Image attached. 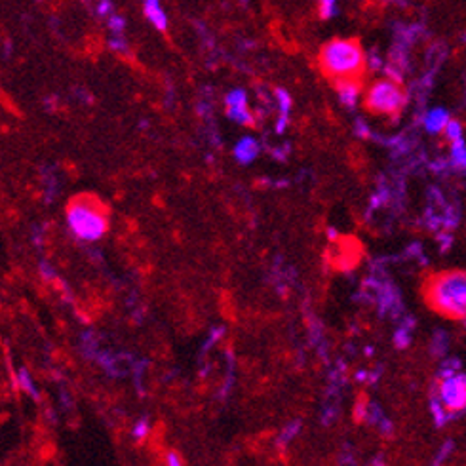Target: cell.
Returning <instances> with one entry per match:
<instances>
[{
	"instance_id": "obj_15",
	"label": "cell",
	"mask_w": 466,
	"mask_h": 466,
	"mask_svg": "<svg viewBox=\"0 0 466 466\" xmlns=\"http://www.w3.org/2000/svg\"><path fill=\"white\" fill-rule=\"evenodd\" d=\"M107 23H109V29H110V35H117V37H124L126 33V19L122 17V15L118 14H113L107 19Z\"/></svg>"
},
{
	"instance_id": "obj_28",
	"label": "cell",
	"mask_w": 466,
	"mask_h": 466,
	"mask_svg": "<svg viewBox=\"0 0 466 466\" xmlns=\"http://www.w3.org/2000/svg\"><path fill=\"white\" fill-rule=\"evenodd\" d=\"M463 40H465V42H466V31H465V35H463Z\"/></svg>"
},
{
	"instance_id": "obj_8",
	"label": "cell",
	"mask_w": 466,
	"mask_h": 466,
	"mask_svg": "<svg viewBox=\"0 0 466 466\" xmlns=\"http://www.w3.org/2000/svg\"><path fill=\"white\" fill-rule=\"evenodd\" d=\"M259 153H261V145H259V141L253 138H249V135L242 138L233 149L234 160L238 162V164H244V166L251 164V162L259 156Z\"/></svg>"
},
{
	"instance_id": "obj_23",
	"label": "cell",
	"mask_w": 466,
	"mask_h": 466,
	"mask_svg": "<svg viewBox=\"0 0 466 466\" xmlns=\"http://www.w3.org/2000/svg\"><path fill=\"white\" fill-rule=\"evenodd\" d=\"M149 434V423L147 421H139L135 426H133V438L135 440H143Z\"/></svg>"
},
{
	"instance_id": "obj_14",
	"label": "cell",
	"mask_w": 466,
	"mask_h": 466,
	"mask_svg": "<svg viewBox=\"0 0 466 466\" xmlns=\"http://www.w3.org/2000/svg\"><path fill=\"white\" fill-rule=\"evenodd\" d=\"M386 61L383 59L377 50H372L367 53V71H372V73H379V71H385Z\"/></svg>"
},
{
	"instance_id": "obj_20",
	"label": "cell",
	"mask_w": 466,
	"mask_h": 466,
	"mask_svg": "<svg viewBox=\"0 0 466 466\" xmlns=\"http://www.w3.org/2000/svg\"><path fill=\"white\" fill-rule=\"evenodd\" d=\"M17 381H19V386H22L25 392L29 394H37V388H35V383H33V379L29 377V373L25 372V369H22V372L17 373Z\"/></svg>"
},
{
	"instance_id": "obj_24",
	"label": "cell",
	"mask_w": 466,
	"mask_h": 466,
	"mask_svg": "<svg viewBox=\"0 0 466 466\" xmlns=\"http://www.w3.org/2000/svg\"><path fill=\"white\" fill-rule=\"evenodd\" d=\"M432 347H434V350H436L438 354H444L445 347H447V339H445L444 333H438V335L434 337V342H432Z\"/></svg>"
},
{
	"instance_id": "obj_19",
	"label": "cell",
	"mask_w": 466,
	"mask_h": 466,
	"mask_svg": "<svg viewBox=\"0 0 466 466\" xmlns=\"http://www.w3.org/2000/svg\"><path fill=\"white\" fill-rule=\"evenodd\" d=\"M109 48L113 51H117V53H128L130 51L128 40L124 37H117V35H113L109 38Z\"/></svg>"
},
{
	"instance_id": "obj_26",
	"label": "cell",
	"mask_w": 466,
	"mask_h": 466,
	"mask_svg": "<svg viewBox=\"0 0 466 466\" xmlns=\"http://www.w3.org/2000/svg\"><path fill=\"white\" fill-rule=\"evenodd\" d=\"M40 274H42L46 280H50V278L56 276V274H53V269H51L48 263H40Z\"/></svg>"
},
{
	"instance_id": "obj_9",
	"label": "cell",
	"mask_w": 466,
	"mask_h": 466,
	"mask_svg": "<svg viewBox=\"0 0 466 466\" xmlns=\"http://www.w3.org/2000/svg\"><path fill=\"white\" fill-rule=\"evenodd\" d=\"M141 2H143V14L154 29L162 33L168 29V15L164 12L160 0H141Z\"/></svg>"
},
{
	"instance_id": "obj_13",
	"label": "cell",
	"mask_w": 466,
	"mask_h": 466,
	"mask_svg": "<svg viewBox=\"0 0 466 466\" xmlns=\"http://www.w3.org/2000/svg\"><path fill=\"white\" fill-rule=\"evenodd\" d=\"M445 139H447V143L453 145V143H457V141H463L465 139V126L460 122L459 118H451V122L447 124V128L442 133Z\"/></svg>"
},
{
	"instance_id": "obj_25",
	"label": "cell",
	"mask_w": 466,
	"mask_h": 466,
	"mask_svg": "<svg viewBox=\"0 0 466 466\" xmlns=\"http://www.w3.org/2000/svg\"><path fill=\"white\" fill-rule=\"evenodd\" d=\"M166 466H183L181 457H179L175 451H169L168 455H166Z\"/></svg>"
},
{
	"instance_id": "obj_11",
	"label": "cell",
	"mask_w": 466,
	"mask_h": 466,
	"mask_svg": "<svg viewBox=\"0 0 466 466\" xmlns=\"http://www.w3.org/2000/svg\"><path fill=\"white\" fill-rule=\"evenodd\" d=\"M272 97H274V103H276L278 107V117L290 118V113L293 109V97L290 95V92L284 90V88H276Z\"/></svg>"
},
{
	"instance_id": "obj_27",
	"label": "cell",
	"mask_w": 466,
	"mask_h": 466,
	"mask_svg": "<svg viewBox=\"0 0 466 466\" xmlns=\"http://www.w3.org/2000/svg\"><path fill=\"white\" fill-rule=\"evenodd\" d=\"M328 238L331 242H335L337 238H339V234H337V231L333 228V226H329V228H328Z\"/></svg>"
},
{
	"instance_id": "obj_12",
	"label": "cell",
	"mask_w": 466,
	"mask_h": 466,
	"mask_svg": "<svg viewBox=\"0 0 466 466\" xmlns=\"http://www.w3.org/2000/svg\"><path fill=\"white\" fill-rule=\"evenodd\" d=\"M242 107H249L248 92L242 88H234L225 95V109H242Z\"/></svg>"
},
{
	"instance_id": "obj_2",
	"label": "cell",
	"mask_w": 466,
	"mask_h": 466,
	"mask_svg": "<svg viewBox=\"0 0 466 466\" xmlns=\"http://www.w3.org/2000/svg\"><path fill=\"white\" fill-rule=\"evenodd\" d=\"M424 297L438 314L451 320L466 322V272L445 270L426 282Z\"/></svg>"
},
{
	"instance_id": "obj_22",
	"label": "cell",
	"mask_w": 466,
	"mask_h": 466,
	"mask_svg": "<svg viewBox=\"0 0 466 466\" xmlns=\"http://www.w3.org/2000/svg\"><path fill=\"white\" fill-rule=\"evenodd\" d=\"M299 426H301L299 423H293L290 424V426H285L284 432H282V438H280V442H282V444H288L292 438H295V434L299 432Z\"/></svg>"
},
{
	"instance_id": "obj_6",
	"label": "cell",
	"mask_w": 466,
	"mask_h": 466,
	"mask_svg": "<svg viewBox=\"0 0 466 466\" xmlns=\"http://www.w3.org/2000/svg\"><path fill=\"white\" fill-rule=\"evenodd\" d=\"M335 84L337 97L344 109H356L358 103L364 101V84L362 78H349V81H339L333 82Z\"/></svg>"
},
{
	"instance_id": "obj_3",
	"label": "cell",
	"mask_w": 466,
	"mask_h": 466,
	"mask_svg": "<svg viewBox=\"0 0 466 466\" xmlns=\"http://www.w3.org/2000/svg\"><path fill=\"white\" fill-rule=\"evenodd\" d=\"M65 223L69 233L76 240L97 242L109 231V212L101 200L90 194H81L67 204Z\"/></svg>"
},
{
	"instance_id": "obj_1",
	"label": "cell",
	"mask_w": 466,
	"mask_h": 466,
	"mask_svg": "<svg viewBox=\"0 0 466 466\" xmlns=\"http://www.w3.org/2000/svg\"><path fill=\"white\" fill-rule=\"evenodd\" d=\"M318 65L333 82L362 78L367 71V53L354 38H333L322 46Z\"/></svg>"
},
{
	"instance_id": "obj_7",
	"label": "cell",
	"mask_w": 466,
	"mask_h": 466,
	"mask_svg": "<svg viewBox=\"0 0 466 466\" xmlns=\"http://www.w3.org/2000/svg\"><path fill=\"white\" fill-rule=\"evenodd\" d=\"M423 128L426 133L430 135H440L444 133V130L447 128V124L451 122V115L445 107H432L423 115Z\"/></svg>"
},
{
	"instance_id": "obj_10",
	"label": "cell",
	"mask_w": 466,
	"mask_h": 466,
	"mask_svg": "<svg viewBox=\"0 0 466 466\" xmlns=\"http://www.w3.org/2000/svg\"><path fill=\"white\" fill-rule=\"evenodd\" d=\"M451 147V154H449V166L451 169H457V172H466V141H457L453 143Z\"/></svg>"
},
{
	"instance_id": "obj_16",
	"label": "cell",
	"mask_w": 466,
	"mask_h": 466,
	"mask_svg": "<svg viewBox=\"0 0 466 466\" xmlns=\"http://www.w3.org/2000/svg\"><path fill=\"white\" fill-rule=\"evenodd\" d=\"M318 12L322 19H331L337 15V0H318Z\"/></svg>"
},
{
	"instance_id": "obj_5",
	"label": "cell",
	"mask_w": 466,
	"mask_h": 466,
	"mask_svg": "<svg viewBox=\"0 0 466 466\" xmlns=\"http://www.w3.org/2000/svg\"><path fill=\"white\" fill-rule=\"evenodd\" d=\"M432 394L444 403L453 417L466 409V375L457 360H449L440 369V379Z\"/></svg>"
},
{
	"instance_id": "obj_18",
	"label": "cell",
	"mask_w": 466,
	"mask_h": 466,
	"mask_svg": "<svg viewBox=\"0 0 466 466\" xmlns=\"http://www.w3.org/2000/svg\"><path fill=\"white\" fill-rule=\"evenodd\" d=\"M394 341L396 344L403 349V347H408L409 341H411V328H409L408 324H403L398 331H396V335H394Z\"/></svg>"
},
{
	"instance_id": "obj_4",
	"label": "cell",
	"mask_w": 466,
	"mask_h": 466,
	"mask_svg": "<svg viewBox=\"0 0 466 466\" xmlns=\"http://www.w3.org/2000/svg\"><path fill=\"white\" fill-rule=\"evenodd\" d=\"M362 103L372 115L385 117L394 122L401 117L403 109L408 107L409 92L400 82L381 76L365 88Z\"/></svg>"
},
{
	"instance_id": "obj_29",
	"label": "cell",
	"mask_w": 466,
	"mask_h": 466,
	"mask_svg": "<svg viewBox=\"0 0 466 466\" xmlns=\"http://www.w3.org/2000/svg\"><path fill=\"white\" fill-rule=\"evenodd\" d=\"M82 2H86V4H90V2H92V0H82Z\"/></svg>"
},
{
	"instance_id": "obj_17",
	"label": "cell",
	"mask_w": 466,
	"mask_h": 466,
	"mask_svg": "<svg viewBox=\"0 0 466 466\" xmlns=\"http://www.w3.org/2000/svg\"><path fill=\"white\" fill-rule=\"evenodd\" d=\"M95 14L103 17V19H109L110 15L115 14L113 0H95Z\"/></svg>"
},
{
	"instance_id": "obj_21",
	"label": "cell",
	"mask_w": 466,
	"mask_h": 466,
	"mask_svg": "<svg viewBox=\"0 0 466 466\" xmlns=\"http://www.w3.org/2000/svg\"><path fill=\"white\" fill-rule=\"evenodd\" d=\"M354 133H356L358 138L367 139L372 138V128L367 126V122H365L364 118H358L356 122H354Z\"/></svg>"
}]
</instances>
